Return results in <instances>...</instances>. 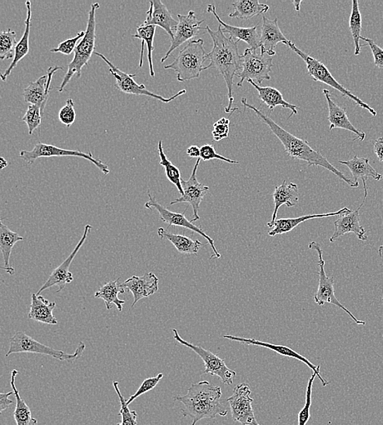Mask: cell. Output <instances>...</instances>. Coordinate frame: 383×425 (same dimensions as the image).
<instances>
[{"label": "cell", "mask_w": 383, "mask_h": 425, "mask_svg": "<svg viewBox=\"0 0 383 425\" xmlns=\"http://www.w3.org/2000/svg\"><path fill=\"white\" fill-rule=\"evenodd\" d=\"M241 103L243 107L250 109L253 112H255L261 121L269 126L272 133L276 135L283 145V147H285V152L288 157L304 162L308 164V166H321L325 168L328 171L335 174L337 177L349 185L351 188H359V182H355L354 180L348 178L347 175L333 166L319 151H316L315 149H313L310 146L309 143L306 141V140L298 138L295 135L286 131L285 129H283L274 122L270 117L262 113L260 110L257 109L253 105L248 103L246 98L241 99Z\"/></svg>", "instance_id": "1"}, {"label": "cell", "mask_w": 383, "mask_h": 425, "mask_svg": "<svg viewBox=\"0 0 383 425\" xmlns=\"http://www.w3.org/2000/svg\"><path fill=\"white\" fill-rule=\"evenodd\" d=\"M206 31L213 39L212 51L207 55L210 63L203 67V71L215 68L222 74L228 89V106L225 108L227 113L238 111V108L231 109L234 103L233 85L234 78L241 71L242 55L238 53V44L232 37H227L223 33L221 26L215 32L207 26Z\"/></svg>", "instance_id": "2"}, {"label": "cell", "mask_w": 383, "mask_h": 425, "mask_svg": "<svg viewBox=\"0 0 383 425\" xmlns=\"http://www.w3.org/2000/svg\"><path fill=\"white\" fill-rule=\"evenodd\" d=\"M100 8V4L94 3L91 5L90 11L88 13L87 29L86 37H84L78 44L74 49V56L71 63L68 65L67 72L63 81L58 89V92L62 93L67 85L72 81V77L76 74L77 78H81L82 69L87 66L92 55L95 53V42L97 39L96 28V13Z\"/></svg>", "instance_id": "3"}, {"label": "cell", "mask_w": 383, "mask_h": 425, "mask_svg": "<svg viewBox=\"0 0 383 425\" xmlns=\"http://www.w3.org/2000/svg\"><path fill=\"white\" fill-rule=\"evenodd\" d=\"M207 55L203 39H193L179 52L171 64L164 66V69L175 72L179 82L200 78L205 67L203 63L208 60Z\"/></svg>", "instance_id": "4"}, {"label": "cell", "mask_w": 383, "mask_h": 425, "mask_svg": "<svg viewBox=\"0 0 383 425\" xmlns=\"http://www.w3.org/2000/svg\"><path fill=\"white\" fill-rule=\"evenodd\" d=\"M86 348V344L79 342L76 352L72 354L66 353L61 351V350L54 349L38 342L37 340L28 336L27 333L18 332L15 333L14 336L10 339L9 349L6 357H9L10 355L13 353H37L47 355V356L59 360V361H66L72 363L81 358Z\"/></svg>", "instance_id": "5"}, {"label": "cell", "mask_w": 383, "mask_h": 425, "mask_svg": "<svg viewBox=\"0 0 383 425\" xmlns=\"http://www.w3.org/2000/svg\"><path fill=\"white\" fill-rule=\"evenodd\" d=\"M286 46L290 47L293 52H295L298 56L303 59V61L306 63L307 73L310 77L314 79L315 81H319L323 84L328 85L337 90L338 92L352 101H354L357 106L367 110L368 112H370L372 117L377 116V112L374 108H372L370 105L362 101V100L353 94L350 90L347 89L343 85L338 83L337 79L332 76V74L328 69L321 62L318 61L317 59L312 58L310 55L301 51V50L297 48L296 45L292 41H288Z\"/></svg>", "instance_id": "6"}, {"label": "cell", "mask_w": 383, "mask_h": 425, "mask_svg": "<svg viewBox=\"0 0 383 425\" xmlns=\"http://www.w3.org/2000/svg\"><path fill=\"white\" fill-rule=\"evenodd\" d=\"M273 67L271 57L258 53L250 48H246L242 55L241 71L237 74L241 78L237 86L241 87L246 79H252L258 85H261L263 81H270Z\"/></svg>", "instance_id": "7"}, {"label": "cell", "mask_w": 383, "mask_h": 425, "mask_svg": "<svg viewBox=\"0 0 383 425\" xmlns=\"http://www.w3.org/2000/svg\"><path fill=\"white\" fill-rule=\"evenodd\" d=\"M309 249L316 251L318 257H319V262H318V266H319L320 269L319 273H318V275H319V286H318V291L315 294V302L318 305H320V306H324L326 303L335 305V306L342 309L343 311L349 315L355 323L357 325H364L365 326L366 324L365 321H360V320H358L354 315H353L349 310L343 306L340 302V300L337 299L335 291V277L327 276L325 270V261L324 259H323V251L321 244L316 242H311L309 244Z\"/></svg>", "instance_id": "8"}, {"label": "cell", "mask_w": 383, "mask_h": 425, "mask_svg": "<svg viewBox=\"0 0 383 425\" xmlns=\"http://www.w3.org/2000/svg\"><path fill=\"white\" fill-rule=\"evenodd\" d=\"M94 54L97 55L98 57H100L103 61L108 65L109 73L116 79V87L118 89L121 90L124 93L150 97L156 98L159 100V101L164 103H170L178 97L182 96V95L187 93V90L182 89L175 95H173L171 98H163L161 96V95L149 91L143 84H138L136 83L135 81H134V78L137 77L136 74H130L123 72L121 69L114 66V65L111 61H109L108 58L104 56L101 53L95 52Z\"/></svg>", "instance_id": "9"}, {"label": "cell", "mask_w": 383, "mask_h": 425, "mask_svg": "<svg viewBox=\"0 0 383 425\" xmlns=\"http://www.w3.org/2000/svg\"><path fill=\"white\" fill-rule=\"evenodd\" d=\"M173 332L174 334L173 338L177 342L181 344L183 346L192 349V351L195 352L203 360L206 367V371L203 373L210 374L212 376L217 377L221 379L223 384L231 386L234 382V379L236 377V372L229 368L225 362H224V360L206 348L196 346V345L184 340L179 336L176 329H173Z\"/></svg>", "instance_id": "10"}, {"label": "cell", "mask_w": 383, "mask_h": 425, "mask_svg": "<svg viewBox=\"0 0 383 425\" xmlns=\"http://www.w3.org/2000/svg\"><path fill=\"white\" fill-rule=\"evenodd\" d=\"M74 157L88 159L93 164H95L101 171L107 175L109 174V167L101 159L93 157L91 152H82L81 151H74V150H66L61 148L53 146L46 143H39L32 151H22L20 152V158L29 164H32L39 158L42 157Z\"/></svg>", "instance_id": "11"}, {"label": "cell", "mask_w": 383, "mask_h": 425, "mask_svg": "<svg viewBox=\"0 0 383 425\" xmlns=\"http://www.w3.org/2000/svg\"><path fill=\"white\" fill-rule=\"evenodd\" d=\"M147 195L149 201L145 204L146 209H156L158 213L160 214V218L161 221L167 223L169 227H182L191 230V231L201 235V237L207 240L208 243L210 244V247L213 249V254L212 255L210 259L221 258V254L217 251L213 239H212L210 236H208L203 227L196 226V225L194 224L191 220H188L186 218L185 214L187 209H185V211L182 214L172 212L167 208L163 207L162 204L157 202L156 198L152 196L150 191L147 192Z\"/></svg>", "instance_id": "12"}, {"label": "cell", "mask_w": 383, "mask_h": 425, "mask_svg": "<svg viewBox=\"0 0 383 425\" xmlns=\"http://www.w3.org/2000/svg\"><path fill=\"white\" fill-rule=\"evenodd\" d=\"M251 390L248 384L243 383L234 389L232 396L227 399L230 406L234 421L243 425H261L257 421L252 407L253 399L250 397Z\"/></svg>", "instance_id": "13"}, {"label": "cell", "mask_w": 383, "mask_h": 425, "mask_svg": "<svg viewBox=\"0 0 383 425\" xmlns=\"http://www.w3.org/2000/svg\"><path fill=\"white\" fill-rule=\"evenodd\" d=\"M201 159H197L195 166H194L193 171L192 173L190 178L185 181L182 180L183 196L175 200L170 203V206L177 203H188L192 207L194 218L191 220L192 223L198 221L201 218L199 216V209L203 202V198L210 192V188L206 186L203 183L198 181L197 179V170L199 166H200Z\"/></svg>", "instance_id": "14"}, {"label": "cell", "mask_w": 383, "mask_h": 425, "mask_svg": "<svg viewBox=\"0 0 383 425\" xmlns=\"http://www.w3.org/2000/svg\"><path fill=\"white\" fill-rule=\"evenodd\" d=\"M177 18L178 25L174 32V37L168 52L161 59L162 63L166 61L174 50L197 37L201 34V30H206L201 27L205 20H198L194 11L189 12L187 15L177 14Z\"/></svg>", "instance_id": "15"}, {"label": "cell", "mask_w": 383, "mask_h": 425, "mask_svg": "<svg viewBox=\"0 0 383 425\" xmlns=\"http://www.w3.org/2000/svg\"><path fill=\"white\" fill-rule=\"evenodd\" d=\"M92 229L91 225L87 224L84 227V231L81 241L78 242L76 248L65 261L60 265L56 269H54L51 277H48L47 282L44 283L37 294H41L43 292L48 288L56 286L58 287L57 293L61 292L62 289L66 287L67 284L72 283L74 281L73 274L69 272V266L73 262L74 257L76 256L79 249H81L83 244L86 243V239L88 236V233H90Z\"/></svg>", "instance_id": "16"}, {"label": "cell", "mask_w": 383, "mask_h": 425, "mask_svg": "<svg viewBox=\"0 0 383 425\" xmlns=\"http://www.w3.org/2000/svg\"><path fill=\"white\" fill-rule=\"evenodd\" d=\"M368 197V189H365V199L355 211L342 214L335 223V233L330 239L331 243L335 242L337 239L344 236L347 233H354L358 239L361 241H367L368 236L364 227L361 226L360 220V211L364 206Z\"/></svg>", "instance_id": "17"}, {"label": "cell", "mask_w": 383, "mask_h": 425, "mask_svg": "<svg viewBox=\"0 0 383 425\" xmlns=\"http://www.w3.org/2000/svg\"><path fill=\"white\" fill-rule=\"evenodd\" d=\"M223 338L231 340V341L240 342L246 345H255V346L266 348L271 350L273 352H276V353L281 355L283 357L298 360V361L306 364L308 367L312 370L313 372L317 374V377L320 379L323 387H325L328 384H330V382L326 381L325 379L321 376V365L315 366V365L312 364L307 358L303 357L300 353L293 351V350L290 347L285 346V345L262 342L260 340L253 339L230 336V334H226V336H224Z\"/></svg>", "instance_id": "18"}, {"label": "cell", "mask_w": 383, "mask_h": 425, "mask_svg": "<svg viewBox=\"0 0 383 425\" xmlns=\"http://www.w3.org/2000/svg\"><path fill=\"white\" fill-rule=\"evenodd\" d=\"M58 70L63 71V67H51L48 70L46 76L39 77L36 81L29 83L28 86L24 90L25 102L31 105H38V106L41 107L43 113L48 102L49 92H51L54 74Z\"/></svg>", "instance_id": "19"}, {"label": "cell", "mask_w": 383, "mask_h": 425, "mask_svg": "<svg viewBox=\"0 0 383 425\" xmlns=\"http://www.w3.org/2000/svg\"><path fill=\"white\" fill-rule=\"evenodd\" d=\"M207 12L215 15L217 22L222 27L224 34L227 33L230 34V37L236 39L238 41L246 42L253 51H257V48H261V36L257 32V26L247 28L231 26V25L224 22L220 17L218 16L215 4H208Z\"/></svg>", "instance_id": "20"}, {"label": "cell", "mask_w": 383, "mask_h": 425, "mask_svg": "<svg viewBox=\"0 0 383 425\" xmlns=\"http://www.w3.org/2000/svg\"><path fill=\"white\" fill-rule=\"evenodd\" d=\"M222 395L220 387H213L208 381H201L192 384L186 395L177 396L174 400L182 403L183 406H187L191 404L216 402L220 400Z\"/></svg>", "instance_id": "21"}, {"label": "cell", "mask_w": 383, "mask_h": 425, "mask_svg": "<svg viewBox=\"0 0 383 425\" xmlns=\"http://www.w3.org/2000/svg\"><path fill=\"white\" fill-rule=\"evenodd\" d=\"M147 13L144 25L160 27L167 32L172 39H173V31H175L178 21L173 18L172 13L169 11L166 4H163L161 0H152L150 8Z\"/></svg>", "instance_id": "22"}, {"label": "cell", "mask_w": 383, "mask_h": 425, "mask_svg": "<svg viewBox=\"0 0 383 425\" xmlns=\"http://www.w3.org/2000/svg\"><path fill=\"white\" fill-rule=\"evenodd\" d=\"M121 286L133 294V308L139 300L151 296L158 292L159 278L153 273H148L142 277L133 276L121 284Z\"/></svg>", "instance_id": "23"}, {"label": "cell", "mask_w": 383, "mask_h": 425, "mask_svg": "<svg viewBox=\"0 0 383 425\" xmlns=\"http://www.w3.org/2000/svg\"><path fill=\"white\" fill-rule=\"evenodd\" d=\"M290 41L285 36L280 27L278 19L271 20L266 16L262 17V27L261 28V54L273 57L276 55L275 48L278 43L285 45Z\"/></svg>", "instance_id": "24"}, {"label": "cell", "mask_w": 383, "mask_h": 425, "mask_svg": "<svg viewBox=\"0 0 383 425\" xmlns=\"http://www.w3.org/2000/svg\"><path fill=\"white\" fill-rule=\"evenodd\" d=\"M323 93L327 100L328 107V122L330 123V130L332 131L333 129H342L351 131L357 135V138L361 141H364L366 134L361 130L356 129L348 118L347 109L338 106L332 101L331 93L328 89H323Z\"/></svg>", "instance_id": "25"}, {"label": "cell", "mask_w": 383, "mask_h": 425, "mask_svg": "<svg viewBox=\"0 0 383 425\" xmlns=\"http://www.w3.org/2000/svg\"><path fill=\"white\" fill-rule=\"evenodd\" d=\"M182 413L184 417L192 418V425H196L203 419H215L217 416L227 417V410L220 400H218L213 403L187 405L182 408Z\"/></svg>", "instance_id": "26"}, {"label": "cell", "mask_w": 383, "mask_h": 425, "mask_svg": "<svg viewBox=\"0 0 383 425\" xmlns=\"http://www.w3.org/2000/svg\"><path fill=\"white\" fill-rule=\"evenodd\" d=\"M274 199V212L272 214L271 221L267 223V226L270 228L274 227V224L276 221L278 209L285 204L288 208L295 207L300 200V191H298L297 185L293 183H288L283 181L281 186L276 187L275 192L272 194Z\"/></svg>", "instance_id": "27"}, {"label": "cell", "mask_w": 383, "mask_h": 425, "mask_svg": "<svg viewBox=\"0 0 383 425\" xmlns=\"http://www.w3.org/2000/svg\"><path fill=\"white\" fill-rule=\"evenodd\" d=\"M28 318L38 322L48 325H58L56 318L53 316V310L56 308V303L49 302L41 294H32V304L29 306Z\"/></svg>", "instance_id": "28"}, {"label": "cell", "mask_w": 383, "mask_h": 425, "mask_svg": "<svg viewBox=\"0 0 383 425\" xmlns=\"http://www.w3.org/2000/svg\"><path fill=\"white\" fill-rule=\"evenodd\" d=\"M351 211V209H348L347 207H344L340 209V211L333 213L305 215V216L295 218H290L277 219L275 222V224H274V228L271 232L268 233V235H269L270 237H276L277 235L285 234L292 232L293 229L298 226V225L307 221V220L340 216L342 214H345Z\"/></svg>", "instance_id": "29"}, {"label": "cell", "mask_w": 383, "mask_h": 425, "mask_svg": "<svg viewBox=\"0 0 383 425\" xmlns=\"http://www.w3.org/2000/svg\"><path fill=\"white\" fill-rule=\"evenodd\" d=\"M253 87H255L260 95V99L262 101V104H265L266 106L269 108L270 112H273L277 107H281L291 110V115L288 118H291L293 115L297 114V110L300 107H297L296 105L288 103L283 99L282 93L278 91V89L272 87H262L260 85L257 84L252 79H248L247 81Z\"/></svg>", "instance_id": "30"}, {"label": "cell", "mask_w": 383, "mask_h": 425, "mask_svg": "<svg viewBox=\"0 0 383 425\" xmlns=\"http://www.w3.org/2000/svg\"><path fill=\"white\" fill-rule=\"evenodd\" d=\"M27 7V18L26 21H25V31L23 33V36L20 41L17 44L16 49H15V56L13 59V62L9 65V67L5 70V72L1 74L2 81H6L8 77L11 74L13 71V69L18 66L19 62H21L22 60L27 56L29 53V32H31V24H32V2L27 1L26 2Z\"/></svg>", "instance_id": "31"}, {"label": "cell", "mask_w": 383, "mask_h": 425, "mask_svg": "<svg viewBox=\"0 0 383 425\" xmlns=\"http://www.w3.org/2000/svg\"><path fill=\"white\" fill-rule=\"evenodd\" d=\"M340 163L344 164L351 170L355 182L358 183V179L362 180L364 183V189H367L366 182L370 178H374L376 181L383 178L382 175L371 166L368 158L356 156L349 161H340Z\"/></svg>", "instance_id": "32"}, {"label": "cell", "mask_w": 383, "mask_h": 425, "mask_svg": "<svg viewBox=\"0 0 383 425\" xmlns=\"http://www.w3.org/2000/svg\"><path fill=\"white\" fill-rule=\"evenodd\" d=\"M22 241H24L22 237L11 231L2 221L0 222V248H1L4 261V266L2 267V269L12 276L15 274V269L10 263V257H11L15 244Z\"/></svg>", "instance_id": "33"}, {"label": "cell", "mask_w": 383, "mask_h": 425, "mask_svg": "<svg viewBox=\"0 0 383 425\" xmlns=\"http://www.w3.org/2000/svg\"><path fill=\"white\" fill-rule=\"evenodd\" d=\"M158 236L161 239H166L170 242L179 253L184 254H197L203 244L198 240L182 236V235L173 234L166 231V229L160 228L158 229Z\"/></svg>", "instance_id": "34"}, {"label": "cell", "mask_w": 383, "mask_h": 425, "mask_svg": "<svg viewBox=\"0 0 383 425\" xmlns=\"http://www.w3.org/2000/svg\"><path fill=\"white\" fill-rule=\"evenodd\" d=\"M234 12L229 17L240 20H248L266 13L270 7L258 0H238L233 3Z\"/></svg>", "instance_id": "35"}, {"label": "cell", "mask_w": 383, "mask_h": 425, "mask_svg": "<svg viewBox=\"0 0 383 425\" xmlns=\"http://www.w3.org/2000/svg\"><path fill=\"white\" fill-rule=\"evenodd\" d=\"M18 374L17 370H13L11 372V382H10L15 398H16V408H15L13 413L15 421H16L17 425H37V419L33 418L31 409L21 397V394H20L16 384H15Z\"/></svg>", "instance_id": "36"}, {"label": "cell", "mask_w": 383, "mask_h": 425, "mask_svg": "<svg viewBox=\"0 0 383 425\" xmlns=\"http://www.w3.org/2000/svg\"><path fill=\"white\" fill-rule=\"evenodd\" d=\"M156 26H148V25H144L142 23L140 25V26L137 27V33L133 34V38H137L141 39L142 41L140 63H139L138 68H141L142 67L144 49H145V46H144V45L147 44L148 49L147 58L152 77H155L156 74L152 61V53L154 49H155V47H154V39H155L156 36Z\"/></svg>", "instance_id": "37"}, {"label": "cell", "mask_w": 383, "mask_h": 425, "mask_svg": "<svg viewBox=\"0 0 383 425\" xmlns=\"http://www.w3.org/2000/svg\"><path fill=\"white\" fill-rule=\"evenodd\" d=\"M119 278L116 281L109 282L104 285L98 292L94 294L95 298L102 299L106 303L107 310L112 308V304H116L119 312L123 311V304L126 301L123 299H119V294L126 293V289L123 288L119 284Z\"/></svg>", "instance_id": "38"}, {"label": "cell", "mask_w": 383, "mask_h": 425, "mask_svg": "<svg viewBox=\"0 0 383 425\" xmlns=\"http://www.w3.org/2000/svg\"><path fill=\"white\" fill-rule=\"evenodd\" d=\"M158 152L159 156H160L161 158L160 164L164 168V171H166L168 181L173 185H175L179 193L181 194V196H183L184 192L182 189V179L180 170L174 166V164L168 159L166 153L163 152V142L161 140L158 144Z\"/></svg>", "instance_id": "39"}, {"label": "cell", "mask_w": 383, "mask_h": 425, "mask_svg": "<svg viewBox=\"0 0 383 425\" xmlns=\"http://www.w3.org/2000/svg\"><path fill=\"white\" fill-rule=\"evenodd\" d=\"M349 27L353 39L355 43V55L358 56L361 53V33L362 30V18L359 8V2L353 0L351 13L349 21Z\"/></svg>", "instance_id": "40"}, {"label": "cell", "mask_w": 383, "mask_h": 425, "mask_svg": "<svg viewBox=\"0 0 383 425\" xmlns=\"http://www.w3.org/2000/svg\"><path fill=\"white\" fill-rule=\"evenodd\" d=\"M17 33L8 29L0 34V59L14 58L15 49L17 47Z\"/></svg>", "instance_id": "41"}, {"label": "cell", "mask_w": 383, "mask_h": 425, "mask_svg": "<svg viewBox=\"0 0 383 425\" xmlns=\"http://www.w3.org/2000/svg\"><path fill=\"white\" fill-rule=\"evenodd\" d=\"M119 382L114 381L113 386L118 395L119 403H121V412L119 416L121 417V423L116 425H137L138 414L136 411H131L129 409L126 401L119 388Z\"/></svg>", "instance_id": "42"}, {"label": "cell", "mask_w": 383, "mask_h": 425, "mask_svg": "<svg viewBox=\"0 0 383 425\" xmlns=\"http://www.w3.org/2000/svg\"><path fill=\"white\" fill-rule=\"evenodd\" d=\"M42 109L38 105H29L26 114L22 117V122L27 124L29 134H32L41 126L42 122Z\"/></svg>", "instance_id": "43"}, {"label": "cell", "mask_w": 383, "mask_h": 425, "mask_svg": "<svg viewBox=\"0 0 383 425\" xmlns=\"http://www.w3.org/2000/svg\"><path fill=\"white\" fill-rule=\"evenodd\" d=\"M316 377L317 374L313 372L309 381H308L306 392V403L304 407L298 413V425H306L311 418L310 410L311 407L312 385Z\"/></svg>", "instance_id": "44"}, {"label": "cell", "mask_w": 383, "mask_h": 425, "mask_svg": "<svg viewBox=\"0 0 383 425\" xmlns=\"http://www.w3.org/2000/svg\"><path fill=\"white\" fill-rule=\"evenodd\" d=\"M163 377V374L160 373L155 377L146 379L141 384V386L139 387L137 391L127 400L126 403L128 406L133 401H135L137 398L142 396V395L145 394L149 391H152V389L155 388L158 384L161 382Z\"/></svg>", "instance_id": "45"}, {"label": "cell", "mask_w": 383, "mask_h": 425, "mask_svg": "<svg viewBox=\"0 0 383 425\" xmlns=\"http://www.w3.org/2000/svg\"><path fill=\"white\" fill-rule=\"evenodd\" d=\"M58 118L59 121L68 128L71 127L76 122V112L74 110V103L72 98L67 100L66 105L60 110Z\"/></svg>", "instance_id": "46"}, {"label": "cell", "mask_w": 383, "mask_h": 425, "mask_svg": "<svg viewBox=\"0 0 383 425\" xmlns=\"http://www.w3.org/2000/svg\"><path fill=\"white\" fill-rule=\"evenodd\" d=\"M86 32H81L74 38H69L58 44V48L51 50L52 53H60L64 55H71L76 49L78 44L86 37Z\"/></svg>", "instance_id": "47"}, {"label": "cell", "mask_w": 383, "mask_h": 425, "mask_svg": "<svg viewBox=\"0 0 383 425\" xmlns=\"http://www.w3.org/2000/svg\"><path fill=\"white\" fill-rule=\"evenodd\" d=\"M201 159L205 162H210L212 159H220L229 164H238L240 162L233 161V159L224 157L216 152L215 147L212 144H205L201 148Z\"/></svg>", "instance_id": "48"}, {"label": "cell", "mask_w": 383, "mask_h": 425, "mask_svg": "<svg viewBox=\"0 0 383 425\" xmlns=\"http://www.w3.org/2000/svg\"><path fill=\"white\" fill-rule=\"evenodd\" d=\"M230 119L222 117L219 121L213 124V138L215 141H221L229 136L230 131Z\"/></svg>", "instance_id": "49"}, {"label": "cell", "mask_w": 383, "mask_h": 425, "mask_svg": "<svg viewBox=\"0 0 383 425\" xmlns=\"http://www.w3.org/2000/svg\"><path fill=\"white\" fill-rule=\"evenodd\" d=\"M361 39L367 42L370 47L372 56H374L375 67L383 70V48L379 46L372 39L361 37Z\"/></svg>", "instance_id": "50"}, {"label": "cell", "mask_w": 383, "mask_h": 425, "mask_svg": "<svg viewBox=\"0 0 383 425\" xmlns=\"http://www.w3.org/2000/svg\"><path fill=\"white\" fill-rule=\"evenodd\" d=\"M14 394L13 392L0 393V413H2L4 410H7L13 403L12 400H10V396Z\"/></svg>", "instance_id": "51"}, {"label": "cell", "mask_w": 383, "mask_h": 425, "mask_svg": "<svg viewBox=\"0 0 383 425\" xmlns=\"http://www.w3.org/2000/svg\"><path fill=\"white\" fill-rule=\"evenodd\" d=\"M375 152L380 162H383V137L377 138L375 143Z\"/></svg>", "instance_id": "52"}, {"label": "cell", "mask_w": 383, "mask_h": 425, "mask_svg": "<svg viewBox=\"0 0 383 425\" xmlns=\"http://www.w3.org/2000/svg\"><path fill=\"white\" fill-rule=\"evenodd\" d=\"M187 154L191 158H201V148L194 145L187 150Z\"/></svg>", "instance_id": "53"}, {"label": "cell", "mask_w": 383, "mask_h": 425, "mask_svg": "<svg viewBox=\"0 0 383 425\" xmlns=\"http://www.w3.org/2000/svg\"><path fill=\"white\" fill-rule=\"evenodd\" d=\"M302 4V1H293V4L295 5V8L297 12L300 11V5Z\"/></svg>", "instance_id": "54"}, {"label": "cell", "mask_w": 383, "mask_h": 425, "mask_svg": "<svg viewBox=\"0 0 383 425\" xmlns=\"http://www.w3.org/2000/svg\"><path fill=\"white\" fill-rule=\"evenodd\" d=\"M1 164H2V166H1L2 169H4L5 167L8 166V162L4 157H1Z\"/></svg>", "instance_id": "55"}, {"label": "cell", "mask_w": 383, "mask_h": 425, "mask_svg": "<svg viewBox=\"0 0 383 425\" xmlns=\"http://www.w3.org/2000/svg\"><path fill=\"white\" fill-rule=\"evenodd\" d=\"M379 256L382 258L383 256V244L379 248Z\"/></svg>", "instance_id": "56"}, {"label": "cell", "mask_w": 383, "mask_h": 425, "mask_svg": "<svg viewBox=\"0 0 383 425\" xmlns=\"http://www.w3.org/2000/svg\"><path fill=\"white\" fill-rule=\"evenodd\" d=\"M382 305H383V296H382Z\"/></svg>", "instance_id": "57"}]
</instances>
